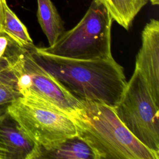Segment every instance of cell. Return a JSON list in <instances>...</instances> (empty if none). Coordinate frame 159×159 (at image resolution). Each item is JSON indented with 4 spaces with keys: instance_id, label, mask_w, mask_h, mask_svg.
Listing matches in <instances>:
<instances>
[{
    "instance_id": "cell-1",
    "label": "cell",
    "mask_w": 159,
    "mask_h": 159,
    "mask_svg": "<svg viewBox=\"0 0 159 159\" xmlns=\"http://www.w3.org/2000/svg\"><path fill=\"white\" fill-rule=\"evenodd\" d=\"M30 50L37 61L80 100L113 107L120 101L127 81L113 57L78 60L46 53L35 46Z\"/></svg>"
},
{
    "instance_id": "cell-2",
    "label": "cell",
    "mask_w": 159,
    "mask_h": 159,
    "mask_svg": "<svg viewBox=\"0 0 159 159\" xmlns=\"http://www.w3.org/2000/svg\"><path fill=\"white\" fill-rule=\"evenodd\" d=\"M82 104L72 119L77 135L92 148L96 159H159L126 128L113 107L90 101Z\"/></svg>"
},
{
    "instance_id": "cell-3",
    "label": "cell",
    "mask_w": 159,
    "mask_h": 159,
    "mask_svg": "<svg viewBox=\"0 0 159 159\" xmlns=\"http://www.w3.org/2000/svg\"><path fill=\"white\" fill-rule=\"evenodd\" d=\"M4 55L22 96L57 109L71 119L82 107V101L71 94L37 61L30 48L20 47L9 39Z\"/></svg>"
},
{
    "instance_id": "cell-4",
    "label": "cell",
    "mask_w": 159,
    "mask_h": 159,
    "mask_svg": "<svg viewBox=\"0 0 159 159\" xmlns=\"http://www.w3.org/2000/svg\"><path fill=\"white\" fill-rule=\"evenodd\" d=\"M113 19L106 7L93 0L80 21L65 31L47 47L38 48L46 53L78 60L108 59L111 54V27Z\"/></svg>"
},
{
    "instance_id": "cell-5",
    "label": "cell",
    "mask_w": 159,
    "mask_h": 159,
    "mask_svg": "<svg viewBox=\"0 0 159 159\" xmlns=\"http://www.w3.org/2000/svg\"><path fill=\"white\" fill-rule=\"evenodd\" d=\"M114 111L126 128L143 145L159 155V106L135 69Z\"/></svg>"
},
{
    "instance_id": "cell-6",
    "label": "cell",
    "mask_w": 159,
    "mask_h": 159,
    "mask_svg": "<svg viewBox=\"0 0 159 159\" xmlns=\"http://www.w3.org/2000/svg\"><path fill=\"white\" fill-rule=\"evenodd\" d=\"M6 111L37 147H48L77 135L69 116L39 101L20 96Z\"/></svg>"
},
{
    "instance_id": "cell-7",
    "label": "cell",
    "mask_w": 159,
    "mask_h": 159,
    "mask_svg": "<svg viewBox=\"0 0 159 159\" xmlns=\"http://www.w3.org/2000/svg\"><path fill=\"white\" fill-rule=\"evenodd\" d=\"M142 45L136 56L135 68L155 103L159 106V22L152 19L142 32Z\"/></svg>"
},
{
    "instance_id": "cell-8",
    "label": "cell",
    "mask_w": 159,
    "mask_h": 159,
    "mask_svg": "<svg viewBox=\"0 0 159 159\" xmlns=\"http://www.w3.org/2000/svg\"><path fill=\"white\" fill-rule=\"evenodd\" d=\"M0 148L6 159H34L37 148L6 110L0 114Z\"/></svg>"
},
{
    "instance_id": "cell-9",
    "label": "cell",
    "mask_w": 159,
    "mask_h": 159,
    "mask_svg": "<svg viewBox=\"0 0 159 159\" xmlns=\"http://www.w3.org/2000/svg\"><path fill=\"white\" fill-rule=\"evenodd\" d=\"M96 159L92 148L78 135L54 145L37 147L34 159Z\"/></svg>"
},
{
    "instance_id": "cell-10",
    "label": "cell",
    "mask_w": 159,
    "mask_h": 159,
    "mask_svg": "<svg viewBox=\"0 0 159 159\" xmlns=\"http://www.w3.org/2000/svg\"><path fill=\"white\" fill-rule=\"evenodd\" d=\"M39 24L52 46L65 31L64 22L52 0H37Z\"/></svg>"
},
{
    "instance_id": "cell-11",
    "label": "cell",
    "mask_w": 159,
    "mask_h": 159,
    "mask_svg": "<svg viewBox=\"0 0 159 159\" xmlns=\"http://www.w3.org/2000/svg\"><path fill=\"white\" fill-rule=\"evenodd\" d=\"M107 9L113 20L126 30H129L132 22L148 3L149 0H98Z\"/></svg>"
},
{
    "instance_id": "cell-12",
    "label": "cell",
    "mask_w": 159,
    "mask_h": 159,
    "mask_svg": "<svg viewBox=\"0 0 159 159\" xmlns=\"http://www.w3.org/2000/svg\"><path fill=\"white\" fill-rule=\"evenodd\" d=\"M2 34L6 35L20 47L31 48L35 47L27 27L11 9L7 4L4 7Z\"/></svg>"
},
{
    "instance_id": "cell-13",
    "label": "cell",
    "mask_w": 159,
    "mask_h": 159,
    "mask_svg": "<svg viewBox=\"0 0 159 159\" xmlns=\"http://www.w3.org/2000/svg\"><path fill=\"white\" fill-rule=\"evenodd\" d=\"M22 96L13 72L7 67L0 70V108L7 107L12 102Z\"/></svg>"
},
{
    "instance_id": "cell-14",
    "label": "cell",
    "mask_w": 159,
    "mask_h": 159,
    "mask_svg": "<svg viewBox=\"0 0 159 159\" xmlns=\"http://www.w3.org/2000/svg\"><path fill=\"white\" fill-rule=\"evenodd\" d=\"M9 43V37L3 34H0V59L4 55Z\"/></svg>"
},
{
    "instance_id": "cell-15",
    "label": "cell",
    "mask_w": 159,
    "mask_h": 159,
    "mask_svg": "<svg viewBox=\"0 0 159 159\" xmlns=\"http://www.w3.org/2000/svg\"><path fill=\"white\" fill-rule=\"evenodd\" d=\"M7 4L6 0H0V34H2L4 21V7Z\"/></svg>"
},
{
    "instance_id": "cell-16",
    "label": "cell",
    "mask_w": 159,
    "mask_h": 159,
    "mask_svg": "<svg viewBox=\"0 0 159 159\" xmlns=\"http://www.w3.org/2000/svg\"><path fill=\"white\" fill-rule=\"evenodd\" d=\"M8 67V63L7 60L5 55H4L1 59H0V70L4 69Z\"/></svg>"
},
{
    "instance_id": "cell-17",
    "label": "cell",
    "mask_w": 159,
    "mask_h": 159,
    "mask_svg": "<svg viewBox=\"0 0 159 159\" xmlns=\"http://www.w3.org/2000/svg\"><path fill=\"white\" fill-rule=\"evenodd\" d=\"M0 159H6V156L4 151L0 148Z\"/></svg>"
},
{
    "instance_id": "cell-18",
    "label": "cell",
    "mask_w": 159,
    "mask_h": 159,
    "mask_svg": "<svg viewBox=\"0 0 159 159\" xmlns=\"http://www.w3.org/2000/svg\"><path fill=\"white\" fill-rule=\"evenodd\" d=\"M152 5H158L159 3V0H149Z\"/></svg>"
}]
</instances>
